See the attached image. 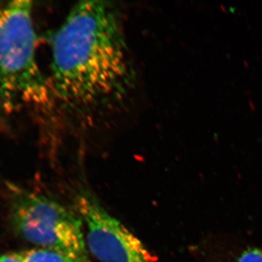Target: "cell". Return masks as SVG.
<instances>
[{
	"label": "cell",
	"instance_id": "cell-5",
	"mask_svg": "<svg viewBox=\"0 0 262 262\" xmlns=\"http://www.w3.org/2000/svg\"><path fill=\"white\" fill-rule=\"evenodd\" d=\"M18 253L21 262H91L89 258L51 248H33Z\"/></svg>",
	"mask_w": 262,
	"mask_h": 262
},
{
	"label": "cell",
	"instance_id": "cell-1",
	"mask_svg": "<svg viewBox=\"0 0 262 262\" xmlns=\"http://www.w3.org/2000/svg\"><path fill=\"white\" fill-rule=\"evenodd\" d=\"M53 96L83 118L108 114L135 88L134 61L116 7L84 1L70 10L52 39Z\"/></svg>",
	"mask_w": 262,
	"mask_h": 262
},
{
	"label": "cell",
	"instance_id": "cell-7",
	"mask_svg": "<svg viewBox=\"0 0 262 262\" xmlns=\"http://www.w3.org/2000/svg\"><path fill=\"white\" fill-rule=\"evenodd\" d=\"M0 262H21L18 253H0Z\"/></svg>",
	"mask_w": 262,
	"mask_h": 262
},
{
	"label": "cell",
	"instance_id": "cell-4",
	"mask_svg": "<svg viewBox=\"0 0 262 262\" xmlns=\"http://www.w3.org/2000/svg\"><path fill=\"white\" fill-rule=\"evenodd\" d=\"M75 206L86 227L88 248L100 261L159 262L141 239L105 209L92 192L80 191Z\"/></svg>",
	"mask_w": 262,
	"mask_h": 262
},
{
	"label": "cell",
	"instance_id": "cell-6",
	"mask_svg": "<svg viewBox=\"0 0 262 262\" xmlns=\"http://www.w3.org/2000/svg\"><path fill=\"white\" fill-rule=\"evenodd\" d=\"M235 262H262V250L256 248L245 250Z\"/></svg>",
	"mask_w": 262,
	"mask_h": 262
},
{
	"label": "cell",
	"instance_id": "cell-3",
	"mask_svg": "<svg viewBox=\"0 0 262 262\" xmlns=\"http://www.w3.org/2000/svg\"><path fill=\"white\" fill-rule=\"evenodd\" d=\"M11 222L15 232L31 244L89 258L80 215L51 198L19 192L12 204Z\"/></svg>",
	"mask_w": 262,
	"mask_h": 262
},
{
	"label": "cell",
	"instance_id": "cell-2",
	"mask_svg": "<svg viewBox=\"0 0 262 262\" xmlns=\"http://www.w3.org/2000/svg\"><path fill=\"white\" fill-rule=\"evenodd\" d=\"M36 49L32 2L0 3V105L8 111L46 105L53 94L37 64Z\"/></svg>",
	"mask_w": 262,
	"mask_h": 262
}]
</instances>
